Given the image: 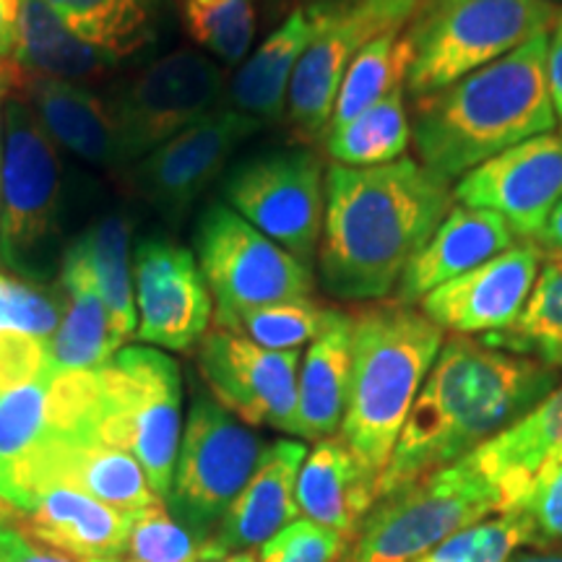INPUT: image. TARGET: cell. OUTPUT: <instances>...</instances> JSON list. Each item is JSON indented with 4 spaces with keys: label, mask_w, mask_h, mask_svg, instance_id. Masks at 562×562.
I'll list each match as a JSON object with an SVG mask.
<instances>
[{
    "label": "cell",
    "mask_w": 562,
    "mask_h": 562,
    "mask_svg": "<svg viewBox=\"0 0 562 562\" xmlns=\"http://www.w3.org/2000/svg\"><path fill=\"white\" fill-rule=\"evenodd\" d=\"M133 294L144 344L188 351L209 334L214 300L195 252L165 237H146L133 250Z\"/></svg>",
    "instance_id": "15"
},
{
    "label": "cell",
    "mask_w": 562,
    "mask_h": 562,
    "mask_svg": "<svg viewBox=\"0 0 562 562\" xmlns=\"http://www.w3.org/2000/svg\"><path fill=\"white\" fill-rule=\"evenodd\" d=\"M547 89H550L554 117H558V125H562V5L547 34Z\"/></svg>",
    "instance_id": "44"
},
{
    "label": "cell",
    "mask_w": 562,
    "mask_h": 562,
    "mask_svg": "<svg viewBox=\"0 0 562 562\" xmlns=\"http://www.w3.org/2000/svg\"><path fill=\"white\" fill-rule=\"evenodd\" d=\"M311 448L305 440L281 438L266 446L256 472L232 503L220 529L209 539V558L214 554L261 550L271 537L300 516L297 474Z\"/></svg>",
    "instance_id": "19"
},
{
    "label": "cell",
    "mask_w": 562,
    "mask_h": 562,
    "mask_svg": "<svg viewBox=\"0 0 562 562\" xmlns=\"http://www.w3.org/2000/svg\"><path fill=\"white\" fill-rule=\"evenodd\" d=\"M409 60V45H406L402 30L381 32L378 37L364 42L355 60L349 63L326 133L355 121L360 112L381 102L393 89H402Z\"/></svg>",
    "instance_id": "34"
},
{
    "label": "cell",
    "mask_w": 562,
    "mask_h": 562,
    "mask_svg": "<svg viewBox=\"0 0 562 562\" xmlns=\"http://www.w3.org/2000/svg\"><path fill=\"white\" fill-rule=\"evenodd\" d=\"M209 547L195 539L165 503H154L133 516L123 562H201Z\"/></svg>",
    "instance_id": "37"
},
{
    "label": "cell",
    "mask_w": 562,
    "mask_h": 562,
    "mask_svg": "<svg viewBox=\"0 0 562 562\" xmlns=\"http://www.w3.org/2000/svg\"><path fill=\"white\" fill-rule=\"evenodd\" d=\"M412 144L427 170L461 180L521 140L558 128L547 89V34L451 87L412 102Z\"/></svg>",
    "instance_id": "3"
},
{
    "label": "cell",
    "mask_w": 562,
    "mask_h": 562,
    "mask_svg": "<svg viewBox=\"0 0 562 562\" xmlns=\"http://www.w3.org/2000/svg\"><path fill=\"white\" fill-rule=\"evenodd\" d=\"M550 3H558V5H560V3H562V0H550Z\"/></svg>",
    "instance_id": "51"
},
{
    "label": "cell",
    "mask_w": 562,
    "mask_h": 562,
    "mask_svg": "<svg viewBox=\"0 0 562 562\" xmlns=\"http://www.w3.org/2000/svg\"><path fill=\"white\" fill-rule=\"evenodd\" d=\"M0 562H79L68 554L34 542L16 524L0 529Z\"/></svg>",
    "instance_id": "42"
},
{
    "label": "cell",
    "mask_w": 562,
    "mask_h": 562,
    "mask_svg": "<svg viewBox=\"0 0 562 562\" xmlns=\"http://www.w3.org/2000/svg\"><path fill=\"white\" fill-rule=\"evenodd\" d=\"M533 243H537L539 248L547 252V256L562 258V201L558 203V206H554L552 216L547 220L544 229L539 232L537 240H533Z\"/></svg>",
    "instance_id": "46"
},
{
    "label": "cell",
    "mask_w": 562,
    "mask_h": 562,
    "mask_svg": "<svg viewBox=\"0 0 562 562\" xmlns=\"http://www.w3.org/2000/svg\"><path fill=\"white\" fill-rule=\"evenodd\" d=\"M544 250L521 240L419 300V311L451 336L484 339L510 328L542 271Z\"/></svg>",
    "instance_id": "17"
},
{
    "label": "cell",
    "mask_w": 562,
    "mask_h": 562,
    "mask_svg": "<svg viewBox=\"0 0 562 562\" xmlns=\"http://www.w3.org/2000/svg\"><path fill=\"white\" fill-rule=\"evenodd\" d=\"M558 385L560 372L542 362L448 336L378 482V497L474 453Z\"/></svg>",
    "instance_id": "2"
},
{
    "label": "cell",
    "mask_w": 562,
    "mask_h": 562,
    "mask_svg": "<svg viewBox=\"0 0 562 562\" xmlns=\"http://www.w3.org/2000/svg\"><path fill=\"white\" fill-rule=\"evenodd\" d=\"M300 516L355 542L357 531L378 501V480L357 461L339 435L318 440L297 474Z\"/></svg>",
    "instance_id": "24"
},
{
    "label": "cell",
    "mask_w": 562,
    "mask_h": 562,
    "mask_svg": "<svg viewBox=\"0 0 562 562\" xmlns=\"http://www.w3.org/2000/svg\"><path fill=\"white\" fill-rule=\"evenodd\" d=\"M269 442L195 385L167 510L203 544L256 472Z\"/></svg>",
    "instance_id": "8"
},
{
    "label": "cell",
    "mask_w": 562,
    "mask_h": 562,
    "mask_svg": "<svg viewBox=\"0 0 562 562\" xmlns=\"http://www.w3.org/2000/svg\"><path fill=\"white\" fill-rule=\"evenodd\" d=\"M261 128V121L240 110L216 108L146 154L133 170V188L165 220L178 224L193 201L224 172L232 154Z\"/></svg>",
    "instance_id": "14"
},
{
    "label": "cell",
    "mask_w": 562,
    "mask_h": 562,
    "mask_svg": "<svg viewBox=\"0 0 562 562\" xmlns=\"http://www.w3.org/2000/svg\"><path fill=\"white\" fill-rule=\"evenodd\" d=\"M321 5L292 11L243 63L229 87L232 108L261 123H279L297 60L318 32Z\"/></svg>",
    "instance_id": "27"
},
{
    "label": "cell",
    "mask_w": 562,
    "mask_h": 562,
    "mask_svg": "<svg viewBox=\"0 0 562 562\" xmlns=\"http://www.w3.org/2000/svg\"><path fill=\"white\" fill-rule=\"evenodd\" d=\"M492 513H503L495 490L461 459L378 497L347 562H414Z\"/></svg>",
    "instance_id": "7"
},
{
    "label": "cell",
    "mask_w": 562,
    "mask_h": 562,
    "mask_svg": "<svg viewBox=\"0 0 562 562\" xmlns=\"http://www.w3.org/2000/svg\"><path fill=\"white\" fill-rule=\"evenodd\" d=\"M13 63L32 76L81 83L100 79L117 58L89 45L42 0H21Z\"/></svg>",
    "instance_id": "29"
},
{
    "label": "cell",
    "mask_w": 562,
    "mask_h": 562,
    "mask_svg": "<svg viewBox=\"0 0 562 562\" xmlns=\"http://www.w3.org/2000/svg\"><path fill=\"white\" fill-rule=\"evenodd\" d=\"M222 193L235 214L279 248L300 263H313L326 209V172L311 149L258 154L227 175Z\"/></svg>",
    "instance_id": "11"
},
{
    "label": "cell",
    "mask_w": 562,
    "mask_h": 562,
    "mask_svg": "<svg viewBox=\"0 0 562 562\" xmlns=\"http://www.w3.org/2000/svg\"><path fill=\"white\" fill-rule=\"evenodd\" d=\"M446 331L404 302L351 315V381L339 438L381 482Z\"/></svg>",
    "instance_id": "4"
},
{
    "label": "cell",
    "mask_w": 562,
    "mask_h": 562,
    "mask_svg": "<svg viewBox=\"0 0 562 562\" xmlns=\"http://www.w3.org/2000/svg\"><path fill=\"white\" fill-rule=\"evenodd\" d=\"M16 508H13V505L5 501L3 495H0V529H3V526H11L13 521H16Z\"/></svg>",
    "instance_id": "50"
},
{
    "label": "cell",
    "mask_w": 562,
    "mask_h": 562,
    "mask_svg": "<svg viewBox=\"0 0 562 562\" xmlns=\"http://www.w3.org/2000/svg\"><path fill=\"white\" fill-rule=\"evenodd\" d=\"M21 0H0V60L13 58L19 34Z\"/></svg>",
    "instance_id": "45"
},
{
    "label": "cell",
    "mask_w": 562,
    "mask_h": 562,
    "mask_svg": "<svg viewBox=\"0 0 562 562\" xmlns=\"http://www.w3.org/2000/svg\"><path fill=\"white\" fill-rule=\"evenodd\" d=\"M529 529V544L562 542V467L533 484L518 508Z\"/></svg>",
    "instance_id": "41"
},
{
    "label": "cell",
    "mask_w": 562,
    "mask_h": 562,
    "mask_svg": "<svg viewBox=\"0 0 562 562\" xmlns=\"http://www.w3.org/2000/svg\"><path fill=\"white\" fill-rule=\"evenodd\" d=\"M60 315V286L50 290L0 271V334H24L50 344Z\"/></svg>",
    "instance_id": "39"
},
{
    "label": "cell",
    "mask_w": 562,
    "mask_h": 562,
    "mask_svg": "<svg viewBox=\"0 0 562 562\" xmlns=\"http://www.w3.org/2000/svg\"><path fill=\"white\" fill-rule=\"evenodd\" d=\"M341 3L360 9L370 21H375L378 30H404L406 21L417 11L419 0H341Z\"/></svg>",
    "instance_id": "43"
},
{
    "label": "cell",
    "mask_w": 562,
    "mask_h": 562,
    "mask_svg": "<svg viewBox=\"0 0 562 562\" xmlns=\"http://www.w3.org/2000/svg\"><path fill=\"white\" fill-rule=\"evenodd\" d=\"M13 91L32 110L53 144H60L89 165H123L108 104L94 91L74 81L24 74L21 68Z\"/></svg>",
    "instance_id": "23"
},
{
    "label": "cell",
    "mask_w": 562,
    "mask_h": 562,
    "mask_svg": "<svg viewBox=\"0 0 562 562\" xmlns=\"http://www.w3.org/2000/svg\"><path fill=\"white\" fill-rule=\"evenodd\" d=\"M463 459L495 490L503 513L518 508L533 484L562 467V385Z\"/></svg>",
    "instance_id": "20"
},
{
    "label": "cell",
    "mask_w": 562,
    "mask_h": 562,
    "mask_svg": "<svg viewBox=\"0 0 562 562\" xmlns=\"http://www.w3.org/2000/svg\"><path fill=\"white\" fill-rule=\"evenodd\" d=\"M453 201L451 180L412 157L383 167H328L315 252L323 290L341 302L389 300Z\"/></svg>",
    "instance_id": "1"
},
{
    "label": "cell",
    "mask_w": 562,
    "mask_h": 562,
    "mask_svg": "<svg viewBox=\"0 0 562 562\" xmlns=\"http://www.w3.org/2000/svg\"><path fill=\"white\" fill-rule=\"evenodd\" d=\"M63 315L50 339V360L58 372H94L121 351L112 339L108 307L79 258L63 252Z\"/></svg>",
    "instance_id": "28"
},
{
    "label": "cell",
    "mask_w": 562,
    "mask_h": 562,
    "mask_svg": "<svg viewBox=\"0 0 562 562\" xmlns=\"http://www.w3.org/2000/svg\"><path fill=\"white\" fill-rule=\"evenodd\" d=\"M182 21L191 37L216 58L240 63L256 37L252 0H180Z\"/></svg>",
    "instance_id": "35"
},
{
    "label": "cell",
    "mask_w": 562,
    "mask_h": 562,
    "mask_svg": "<svg viewBox=\"0 0 562 562\" xmlns=\"http://www.w3.org/2000/svg\"><path fill=\"white\" fill-rule=\"evenodd\" d=\"M16 74H19L16 63L0 60V108H3V102L9 100V94L13 91V83H16ZM0 125H3V115H0Z\"/></svg>",
    "instance_id": "47"
},
{
    "label": "cell",
    "mask_w": 562,
    "mask_h": 562,
    "mask_svg": "<svg viewBox=\"0 0 562 562\" xmlns=\"http://www.w3.org/2000/svg\"><path fill=\"white\" fill-rule=\"evenodd\" d=\"M66 24L112 58L140 50L154 40L159 0H42Z\"/></svg>",
    "instance_id": "33"
},
{
    "label": "cell",
    "mask_w": 562,
    "mask_h": 562,
    "mask_svg": "<svg viewBox=\"0 0 562 562\" xmlns=\"http://www.w3.org/2000/svg\"><path fill=\"white\" fill-rule=\"evenodd\" d=\"M16 529L79 562H123L133 518L87 492L55 484L16 513Z\"/></svg>",
    "instance_id": "21"
},
{
    "label": "cell",
    "mask_w": 562,
    "mask_h": 562,
    "mask_svg": "<svg viewBox=\"0 0 562 562\" xmlns=\"http://www.w3.org/2000/svg\"><path fill=\"white\" fill-rule=\"evenodd\" d=\"M516 243L521 240L501 214L453 203L435 235L404 269L393 297L404 305H417L432 290L487 263Z\"/></svg>",
    "instance_id": "22"
},
{
    "label": "cell",
    "mask_w": 562,
    "mask_h": 562,
    "mask_svg": "<svg viewBox=\"0 0 562 562\" xmlns=\"http://www.w3.org/2000/svg\"><path fill=\"white\" fill-rule=\"evenodd\" d=\"M195 362L211 396L237 419L294 435L302 351H271L214 328L201 339Z\"/></svg>",
    "instance_id": "13"
},
{
    "label": "cell",
    "mask_w": 562,
    "mask_h": 562,
    "mask_svg": "<svg viewBox=\"0 0 562 562\" xmlns=\"http://www.w3.org/2000/svg\"><path fill=\"white\" fill-rule=\"evenodd\" d=\"M336 311L321 307L311 297L279 302V305L243 313L240 318L232 323L229 331L240 334L245 339L256 341L258 347L271 351H300L305 344H313L326 331Z\"/></svg>",
    "instance_id": "36"
},
{
    "label": "cell",
    "mask_w": 562,
    "mask_h": 562,
    "mask_svg": "<svg viewBox=\"0 0 562 562\" xmlns=\"http://www.w3.org/2000/svg\"><path fill=\"white\" fill-rule=\"evenodd\" d=\"M193 248L214 300L216 326L224 331L243 313L313 294L311 269L227 203H214L203 211L195 224Z\"/></svg>",
    "instance_id": "9"
},
{
    "label": "cell",
    "mask_w": 562,
    "mask_h": 562,
    "mask_svg": "<svg viewBox=\"0 0 562 562\" xmlns=\"http://www.w3.org/2000/svg\"><path fill=\"white\" fill-rule=\"evenodd\" d=\"M510 562H562V550L560 552H521V554H513Z\"/></svg>",
    "instance_id": "48"
},
{
    "label": "cell",
    "mask_w": 562,
    "mask_h": 562,
    "mask_svg": "<svg viewBox=\"0 0 562 562\" xmlns=\"http://www.w3.org/2000/svg\"><path fill=\"white\" fill-rule=\"evenodd\" d=\"M344 562H347V560H344Z\"/></svg>",
    "instance_id": "52"
},
{
    "label": "cell",
    "mask_w": 562,
    "mask_h": 562,
    "mask_svg": "<svg viewBox=\"0 0 562 562\" xmlns=\"http://www.w3.org/2000/svg\"><path fill=\"white\" fill-rule=\"evenodd\" d=\"M55 378L53 368L30 381L0 385V495L16 510L30 508L34 463L58 438Z\"/></svg>",
    "instance_id": "25"
},
{
    "label": "cell",
    "mask_w": 562,
    "mask_h": 562,
    "mask_svg": "<svg viewBox=\"0 0 562 562\" xmlns=\"http://www.w3.org/2000/svg\"><path fill=\"white\" fill-rule=\"evenodd\" d=\"M66 250L87 266L108 307L112 339L123 349L138 328L136 294H133L131 222L117 214L102 216L89 229H83Z\"/></svg>",
    "instance_id": "30"
},
{
    "label": "cell",
    "mask_w": 562,
    "mask_h": 562,
    "mask_svg": "<svg viewBox=\"0 0 562 562\" xmlns=\"http://www.w3.org/2000/svg\"><path fill=\"white\" fill-rule=\"evenodd\" d=\"M521 544H529V529L521 513L510 510L453 533L414 562H510Z\"/></svg>",
    "instance_id": "38"
},
{
    "label": "cell",
    "mask_w": 562,
    "mask_h": 562,
    "mask_svg": "<svg viewBox=\"0 0 562 562\" xmlns=\"http://www.w3.org/2000/svg\"><path fill=\"white\" fill-rule=\"evenodd\" d=\"M381 32L355 5H321L318 32L297 60L286 94V117L302 136L323 138L349 63L364 42Z\"/></svg>",
    "instance_id": "18"
},
{
    "label": "cell",
    "mask_w": 562,
    "mask_h": 562,
    "mask_svg": "<svg viewBox=\"0 0 562 562\" xmlns=\"http://www.w3.org/2000/svg\"><path fill=\"white\" fill-rule=\"evenodd\" d=\"M558 13L550 0H419L402 30L412 55L406 100L430 97L550 34Z\"/></svg>",
    "instance_id": "5"
},
{
    "label": "cell",
    "mask_w": 562,
    "mask_h": 562,
    "mask_svg": "<svg viewBox=\"0 0 562 562\" xmlns=\"http://www.w3.org/2000/svg\"><path fill=\"white\" fill-rule=\"evenodd\" d=\"M58 209V151L32 110L11 97L0 157V261L32 273L34 258L55 232Z\"/></svg>",
    "instance_id": "12"
},
{
    "label": "cell",
    "mask_w": 562,
    "mask_h": 562,
    "mask_svg": "<svg viewBox=\"0 0 562 562\" xmlns=\"http://www.w3.org/2000/svg\"><path fill=\"white\" fill-rule=\"evenodd\" d=\"M351 381V315L336 311L334 321L307 344L297 375L294 438L326 440L339 435Z\"/></svg>",
    "instance_id": "26"
},
{
    "label": "cell",
    "mask_w": 562,
    "mask_h": 562,
    "mask_svg": "<svg viewBox=\"0 0 562 562\" xmlns=\"http://www.w3.org/2000/svg\"><path fill=\"white\" fill-rule=\"evenodd\" d=\"M480 341L492 349L529 357L558 372L562 370V258L544 252L542 271L516 323Z\"/></svg>",
    "instance_id": "32"
},
{
    "label": "cell",
    "mask_w": 562,
    "mask_h": 562,
    "mask_svg": "<svg viewBox=\"0 0 562 562\" xmlns=\"http://www.w3.org/2000/svg\"><path fill=\"white\" fill-rule=\"evenodd\" d=\"M201 562H258V554H256V550L232 552V554H214V558H203Z\"/></svg>",
    "instance_id": "49"
},
{
    "label": "cell",
    "mask_w": 562,
    "mask_h": 562,
    "mask_svg": "<svg viewBox=\"0 0 562 562\" xmlns=\"http://www.w3.org/2000/svg\"><path fill=\"white\" fill-rule=\"evenodd\" d=\"M453 199L461 206L501 214L518 240H537L562 201V125L463 175L453 186Z\"/></svg>",
    "instance_id": "16"
},
{
    "label": "cell",
    "mask_w": 562,
    "mask_h": 562,
    "mask_svg": "<svg viewBox=\"0 0 562 562\" xmlns=\"http://www.w3.org/2000/svg\"><path fill=\"white\" fill-rule=\"evenodd\" d=\"M328 157L344 167H383L406 157L412 146L406 87L393 89L355 121L323 136Z\"/></svg>",
    "instance_id": "31"
},
{
    "label": "cell",
    "mask_w": 562,
    "mask_h": 562,
    "mask_svg": "<svg viewBox=\"0 0 562 562\" xmlns=\"http://www.w3.org/2000/svg\"><path fill=\"white\" fill-rule=\"evenodd\" d=\"M224 74L206 55L178 50L123 81L108 104L121 161H136L216 110Z\"/></svg>",
    "instance_id": "10"
},
{
    "label": "cell",
    "mask_w": 562,
    "mask_h": 562,
    "mask_svg": "<svg viewBox=\"0 0 562 562\" xmlns=\"http://www.w3.org/2000/svg\"><path fill=\"white\" fill-rule=\"evenodd\" d=\"M349 547L351 539L302 518L271 537L258 550V562H344Z\"/></svg>",
    "instance_id": "40"
},
{
    "label": "cell",
    "mask_w": 562,
    "mask_h": 562,
    "mask_svg": "<svg viewBox=\"0 0 562 562\" xmlns=\"http://www.w3.org/2000/svg\"><path fill=\"white\" fill-rule=\"evenodd\" d=\"M97 383L91 435L136 456L159 501H167L182 440L180 364L154 347H123L97 370Z\"/></svg>",
    "instance_id": "6"
}]
</instances>
